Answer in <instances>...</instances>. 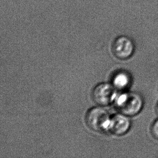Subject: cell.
<instances>
[{"label":"cell","instance_id":"cell-5","mask_svg":"<svg viewBox=\"0 0 158 158\" xmlns=\"http://www.w3.org/2000/svg\"><path fill=\"white\" fill-rule=\"evenodd\" d=\"M131 126L132 122L130 117L120 113L111 119L107 129L113 135H123L128 132Z\"/></svg>","mask_w":158,"mask_h":158},{"label":"cell","instance_id":"cell-4","mask_svg":"<svg viewBox=\"0 0 158 158\" xmlns=\"http://www.w3.org/2000/svg\"><path fill=\"white\" fill-rule=\"evenodd\" d=\"M94 101L98 104L107 105L115 100L117 97L115 88L107 83L99 84L93 91Z\"/></svg>","mask_w":158,"mask_h":158},{"label":"cell","instance_id":"cell-8","mask_svg":"<svg viewBox=\"0 0 158 158\" xmlns=\"http://www.w3.org/2000/svg\"><path fill=\"white\" fill-rule=\"evenodd\" d=\"M156 112L157 114H158V102L156 103Z\"/></svg>","mask_w":158,"mask_h":158},{"label":"cell","instance_id":"cell-6","mask_svg":"<svg viewBox=\"0 0 158 158\" xmlns=\"http://www.w3.org/2000/svg\"><path fill=\"white\" fill-rule=\"evenodd\" d=\"M132 81V77L130 73L125 70L119 71L114 76L113 84L116 89L126 90L130 88Z\"/></svg>","mask_w":158,"mask_h":158},{"label":"cell","instance_id":"cell-1","mask_svg":"<svg viewBox=\"0 0 158 158\" xmlns=\"http://www.w3.org/2000/svg\"><path fill=\"white\" fill-rule=\"evenodd\" d=\"M144 99L136 92L126 91L115 98V106L120 113L130 117L141 112L144 106Z\"/></svg>","mask_w":158,"mask_h":158},{"label":"cell","instance_id":"cell-7","mask_svg":"<svg viewBox=\"0 0 158 158\" xmlns=\"http://www.w3.org/2000/svg\"><path fill=\"white\" fill-rule=\"evenodd\" d=\"M150 132L153 138L158 140V118L154 120L150 128Z\"/></svg>","mask_w":158,"mask_h":158},{"label":"cell","instance_id":"cell-3","mask_svg":"<svg viewBox=\"0 0 158 158\" xmlns=\"http://www.w3.org/2000/svg\"><path fill=\"white\" fill-rule=\"evenodd\" d=\"M112 52L120 60H128L132 57L135 50L132 39L126 36H120L114 40L112 44Z\"/></svg>","mask_w":158,"mask_h":158},{"label":"cell","instance_id":"cell-2","mask_svg":"<svg viewBox=\"0 0 158 158\" xmlns=\"http://www.w3.org/2000/svg\"><path fill=\"white\" fill-rule=\"evenodd\" d=\"M110 120L108 112L101 107H95L90 110L86 117L88 126L96 131L107 129Z\"/></svg>","mask_w":158,"mask_h":158}]
</instances>
